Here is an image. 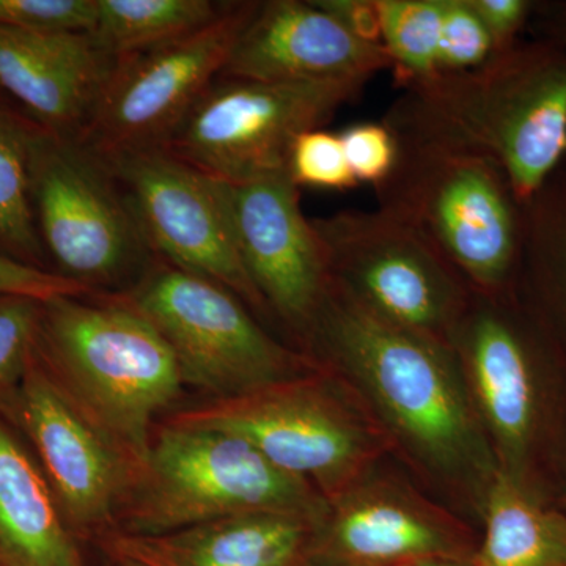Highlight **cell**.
<instances>
[{"mask_svg":"<svg viewBox=\"0 0 566 566\" xmlns=\"http://www.w3.org/2000/svg\"><path fill=\"white\" fill-rule=\"evenodd\" d=\"M354 39L382 46V18L379 0H314Z\"/></svg>","mask_w":566,"mask_h":566,"instance_id":"d6a6232c","label":"cell"},{"mask_svg":"<svg viewBox=\"0 0 566 566\" xmlns=\"http://www.w3.org/2000/svg\"><path fill=\"white\" fill-rule=\"evenodd\" d=\"M326 509L315 488L275 468L244 439L164 423L114 531L163 535L260 513L322 521Z\"/></svg>","mask_w":566,"mask_h":566,"instance_id":"5b68a950","label":"cell"},{"mask_svg":"<svg viewBox=\"0 0 566 566\" xmlns=\"http://www.w3.org/2000/svg\"><path fill=\"white\" fill-rule=\"evenodd\" d=\"M531 316L566 360V181H547L524 207L520 270Z\"/></svg>","mask_w":566,"mask_h":566,"instance_id":"7402d4cb","label":"cell"},{"mask_svg":"<svg viewBox=\"0 0 566 566\" xmlns=\"http://www.w3.org/2000/svg\"><path fill=\"white\" fill-rule=\"evenodd\" d=\"M91 293V290L62 277L54 271L39 270L0 253V296L48 301L57 296Z\"/></svg>","mask_w":566,"mask_h":566,"instance_id":"4dcf8cb0","label":"cell"},{"mask_svg":"<svg viewBox=\"0 0 566 566\" xmlns=\"http://www.w3.org/2000/svg\"><path fill=\"white\" fill-rule=\"evenodd\" d=\"M219 185L241 263L264 307L304 335L331 277L300 188L289 174Z\"/></svg>","mask_w":566,"mask_h":566,"instance_id":"2e32d148","label":"cell"},{"mask_svg":"<svg viewBox=\"0 0 566 566\" xmlns=\"http://www.w3.org/2000/svg\"><path fill=\"white\" fill-rule=\"evenodd\" d=\"M365 84L219 77L164 150L216 180L248 182L285 175L294 140L323 128Z\"/></svg>","mask_w":566,"mask_h":566,"instance_id":"30bf717a","label":"cell"},{"mask_svg":"<svg viewBox=\"0 0 566 566\" xmlns=\"http://www.w3.org/2000/svg\"><path fill=\"white\" fill-rule=\"evenodd\" d=\"M260 2H226L200 31L118 61L81 142L102 156L164 148L221 77Z\"/></svg>","mask_w":566,"mask_h":566,"instance_id":"7c38bea8","label":"cell"},{"mask_svg":"<svg viewBox=\"0 0 566 566\" xmlns=\"http://www.w3.org/2000/svg\"><path fill=\"white\" fill-rule=\"evenodd\" d=\"M562 510L566 513V447L562 457Z\"/></svg>","mask_w":566,"mask_h":566,"instance_id":"e575fe53","label":"cell"},{"mask_svg":"<svg viewBox=\"0 0 566 566\" xmlns=\"http://www.w3.org/2000/svg\"><path fill=\"white\" fill-rule=\"evenodd\" d=\"M558 35L566 41V13L562 14L560 21H558Z\"/></svg>","mask_w":566,"mask_h":566,"instance_id":"8d00e7d4","label":"cell"},{"mask_svg":"<svg viewBox=\"0 0 566 566\" xmlns=\"http://www.w3.org/2000/svg\"><path fill=\"white\" fill-rule=\"evenodd\" d=\"M390 66L385 46L354 39L314 0H268L238 36L221 77L368 82Z\"/></svg>","mask_w":566,"mask_h":566,"instance_id":"e0dca14e","label":"cell"},{"mask_svg":"<svg viewBox=\"0 0 566 566\" xmlns=\"http://www.w3.org/2000/svg\"><path fill=\"white\" fill-rule=\"evenodd\" d=\"M300 566H318V565L311 564V562H305V564L300 565Z\"/></svg>","mask_w":566,"mask_h":566,"instance_id":"74e56055","label":"cell"},{"mask_svg":"<svg viewBox=\"0 0 566 566\" xmlns=\"http://www.w3.org/2000/svg\"><path fill=\"white\" fill-rule=\"evenodd\" d=\"M174 353L185 382L214 398L315 374L312 357L275 342L219 283L158 260L128 293Z\"/></svg>","mask_w":566,"mask_h":566,"instance_id":"9c48e42d","label":"cell"},{"mask_svg":"<svg viewBox=\"0 0 566 566\" xmlns=\"http://www.w3.org/2000/svg\"><path fill=\"white\" fill-rule=\"evenodd\" d=\"M509 293H472L449 344L499 472L546 495L542 464L554 439L549 342Z\"/></svg>","mask_w":566,"mask_h":566,"instance_id":"52a82bcc","label":"cell"},{"mask_svg":"<svg viewBox=\"0 0 566 566\" xmlns=\"http://www.w3.org/2000/svg\"><path fill=\"white\" fill-rule=\"evenodd\" d=\"M120 59L92 33H31L0 25V88L55 136L80 140Z\"/></svg>","mask_w":566,"mask_h":566,"instance_id":"ac0fdd59","label":"cell"},{"mask_svg":"<svg viewBox=\"0 0 566 566\" xmlns=\"http://www.w3.org/2000/svg\"><path fill=\"white\" fill-rule=\"evenodd\" d=\"M385 123L485 153L527 207L566 156V55L512 46L479 69L406 88Z\"/></svg>","mask_w":566,"mask_h":566,"instance_id":"7a4b0ae2","label":"cell"},{"mask_svg":"<svg viewBox=\"0 0 566 566\" xmlns=\"http://www.w3.org/2000/svg\"><path fill=\"white\" fill-rule=\"evenodd\" d=\"M494 55L493 40L469 6V0H446L439 76L479 69Z\"/></svg>","mask_w":566,"mask_h":566,"instance_id":"83f0119b","label":"cell"},{"mask_svg":"<svg viewBox=\"0 0 566 566\" xmlns=\"http://www.w3.org/2000/svg\"><path fill=\"white\" fill-rule=\"evenodd\" d=\"M371 469L327 502L307 562L318 566H405L472 560L469 527L411 486Z\"/></svg>","mask_w":566,"mask_h":566,"instance_id":"9a60e30c","label":"cell"},{"mask_svg":"<svg viewBox=\"0 0 566 566\" xmlns=\"http://www.w3.org/2000/svg\"><path fill=\"white\" fill-rule=\"evenodd\" d=\"M312 226L338 289L379 318L449 344L474 292L415 230L381 210L338 211Z\"/></svg>","mask_w":566,"mask_h":566,"instance_id":"8fae6325","label":"cell"},{"mask_svg":"<svg viewBox=\"0 0 566 566\" xmlns=\"http://www.w3.org/2000/svg\"><path fill=\"white\" fill-rule=\"evenodd\" d=\"M319 521L281 513L223 517L163 535L112 531L99 538L111 557L145 566H300Z\"/></svg>","mask_w":566,"mask_h":566,"instance_id":"d6986e66","label":"cell"},{"mask_svg":"<svg viewBox=\"0 0 566 566\" xmlns=\"http://www.w3.org/2000/svg\"><path fill=\"white\" fill-rule=\"evenodd\" d=\"M318 371L178 412L166 423L244 439L327 502L375 469L392 446L370 411Z\"/></svg>","mask_w":566,"mask_h":566,"instance_id":"8992f818","label":"cell"},{"mask_svg":"<svg viewBox=\"0 0 566 566\" xmlns=\"http://www.w3.org/2000/svg\"><path fill=\"white\" fill-rule=\"evenodd\" d=\"M103 158L159 260L219 283L252 307H264L241 263L219 180L164 148Z\"/></svg>","mask_w":566,"mask_h":566,"instance_id":"5bb4252c","label":"cell"},{"mask_svg":"<svg viewBox=\"0 0 566 566\" xmlns=\"http://www.w3.org/2000/svg\"><path fill=\"white\" fill-rule=\"evenodd\" d=\"M390 129L397 163L375 188L378 210L415 230L472 292L509 293L523 252L524 207L504 170L457 142Z\"/></svg>","mask_w":566,"mask_h":566,"instance_id":"277c9868","label":"cell"},{"mask_svg":"<svg viewBox=\"0 0 566 566\" xmlns=\"http://www.w3.org/2000/svg\"><path fill=\"white\" fill-rule=\"evenodd\" d=\"M91 294L41 301L35 354L140 471L153 420L177 400L185 379L163 335L125 294Z\"/></svg>","mask_w":566,"mask_h":566,"instance_id":"3957f363","label":"cell"},{"mask_svg":"<svg viewBox=\"0 0 566 566\" xmlns=\"http://www.w3.org/2000/svg\"><path fill=\"white\" fill-rule=\"evenodd\" d=\"M474 566H566V513L497 471L482 510Z\"/></svg>","mask_w":566,"mask_h":566,"instance_id":"44dd1931","label":"cell"},{"mask_svg":"<svg viewBox=\"0 0 566 566\" xmlns=\"http://www.w3.org/2000/svg\"><path fill=\"white\" fill-rule=\"evenodd\" d=\"M474 560V558H472ZM472 560H446V558H436V560L416 562V564L405 566H474Z\"/></svg>","mask_w":566,"mask_h":566,"instance_id":"836d02e7","label":"cell"},{"mask_svg":"<svg viewBox=\"0 0 566 566\" xmlns=\"http://www.w3.org/2000/svg\"><path fill=\"white\" fill-rule=\"evenodd\" d=\"M349 167L357 182H385L397 163L398 144L385 122L357 123L340 133Z\"/></svg>","mask_w":566,"mask_h":566,"instance_id":"f546056e","label":"cell"},{"mask_svg":"<svg viewBox=\"0 0 566 566\" xmlns=\"http://www.w3.org/2000/svg\"><path fill=\"white\" fill-rule=\"evenodd\" d=\"M112 562H114V566H145L139 564V562L133 560V558L126 557H111Z\"/></svg>","mask_w":566,"mask_h":566,"instance_id":"d590c367","label":"cell"},{"mask_svg":"<svg viewBox=\"0 0 566 566\" xmlns=\"http://www.w3.org/2000/svg\"><path fill=\"white\" fill-rule=\"evenodd\" d=\"M32 202L57 274L93 293L128 281L134 289L159 260L117 175L81 140L41 133Z\"/></svg>","mask_w":566,"mask_h":566,"instance_id":"ba28073f","label":"cell"},{"mask_svg":"<svg viewBox=\"0 0 566 566\" xmlns=\"http://www.w3.org/2000/svg\"><path fill=\"white\" fill-rule=\"evenodd\" d=\"M289 174L297 188L345 191L359 185L346 159L340 133L323 128L301 134L294 140Z\"/></svg>","mask_w":566,"mask_h":566,"instance_id":"484cf974","label":"cell"},{"mask_svg":"<svg viewBox=\"0 0 566 566\" xmlns=\"http://www.w3.org/2000/svg\"><path fill=\"white\" fill-rule=\"evenodd\" d=\"M304 337L392 444L482 510L499 469L452 346L379 318L333 281Z\"/></svg>","mask_w":566,"mask_h":566,"instance_id":"6da1fadb","label":"cell"},{"mask_svg":"<svg viewBox=\"0 0 566 566\" xmlns=\"http://www.w3.org/2000/svg\"><path fill=\"white\" fill-rule=\"evenodd\" d=\"M0 409L31 439L55 501L76 538L109 534L139 468L82 411L33 353Z\"/></svg>","mask_w":566,"mask_h":566,"instance_id":"4fadbf2b","label":"cell"},{"mask_svg":"<svg viewBox=\"0 0 566 566\" xmlns=\"http://www.w3.org/2000/svg\"><path fill=\"white\" fill-rule=\"evenodd\" d=\"M444 7L446 0H379L382 46L403 91L439 76Z\"/></svg>","mask_w":566,"mask_h":566,"instance_id":"d4e9b609","label":"cell"},{"mask_svg":"<svg viewBox=\"0 0 566 566\" xmlns=\"http://www.w3.org/2000/svg\"><path fill=\"white\" fill-rule=\"evenodd\" d=\"M43 132L0 103V253L50 271L32 202L33 156Z\"/></svg>","mask_w":566,"mask_h":566,"instance_id":"603a6c76","label":"cell"},{"mask_svg":"<svg viewBox=\"0 0 566 566\" xmlns=\"http://www.w3.org/2000/svg\"><path fill=\"white\" fill-rule=\"evenodd\" d=\"M479 20L493 40L495 54L515 46L516 33L523 28L532 9L527 0H469Z\"/></svg>","mask_w":566,"mask_h":566,"instance_id":"1f68e13d","label":"cell"},{"mask_svg":"<svg viewBox=\"0 0 566 566\" xmlns=\"http://www.w3.org/2000/svg\"><path fill=\"white\" fill-rule=\"evenodd\" d=\"M98 0H0V25L31 33H92Z\"/></svg>","mask_w":566,"mask_h":566,"instance_id":"4316f807","label":"cell"},{"mask_svg":"<svg viewBox=\"0 0 566 566\" xmlns=\"http://www.w3.org/2000/svg\"><path fill=\"white\" fill-rule=\"evenodd\" d=\"M223 6L211 0H98L92 35L114 57H129L200 31Z\"/></svg>","mask_w":566,"mask_h":566,"instance_id":"cb8c5ba5","label":"cell"},{"mask_svg":"<svg viewBox=\"0 0 566 566\" xmlns=\"http://www.w3.org/2000/svg\"><path fill=\"white\" fill-rule=\"evenodd\" d=\"M50 483L0 423V566H85Z\"/></svg>","mask_w":566,"mask_h":566,"instance_id":"ffe728a7","label":"cell"},{"mask_svg":"<svg viewBox=\"0 0 566 566\" xmlns=\"http://www.w3.org/2000/svg\"><path fill=\"white\" fill-rule=\"evenodd\" d=\"M41 301L0 296V395L28 370L35 353Z\"/></svg>","mask_w":566,"mask_h":566,"instance_id":"f1b7e54d","label":"cell"}]
</instances>
